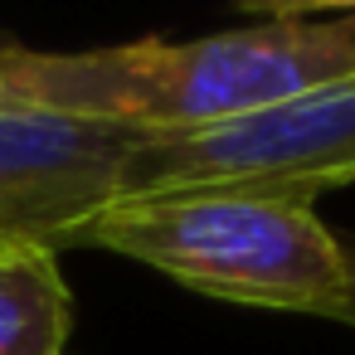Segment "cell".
Segmentation results:
<instances>
[{"instance_id": "cell-2", "label": "cell", "mask_w": 355, "mask_h": 355, "mask_svg": "<svg viewBox=\"0 0 355 355\" xmlns=\"http://www.w3.org/2000/svg\"><path fill=\"white\" fill-rule=\"evenodd\" d=\"M83 248H112L234 306L331 321L350 311L345 239L306 200L243 190L137 195L107 205L83 229Z\"/></svg>"}, {"instance_id": "cell-7", "label": "cell", "mask_w": 355, "mask_h": 355, "mask_svg": "<svg viewBox=\"0 0 355 355\" xmlns=\"http://www.w3.org/2000/svg\"><path fill=\"white\" fill-rule=\"evenodd\" d=\"M345 258H350V311H345V321L355 326V239H345Z\"/></svg>"}, {"instance_id": "cell-6", "label": "cell", "mask_w": 355, "mask_h": 355, "mask_svg": "<svg viewBox=\"0 0 355 355\" xmlns=\"http://www.w3.org/2000/svg\"><path fill=\"white\" fill-rule=\"evenodd\" d=\"M239 6L268 20H311V15H336V10L355 15V0H239Z\"/></svg>"}, {"instance_id": "cell-1", "label": "cell", "mask_w": 355, "mask_h": 355, "mask_svg": "<svg viewBox=\"0 0 355 355\" xmlns=\"http://www.w3.org/2000/svg\"><path fill=\"white\" fill-rule=\"evenodd\" d=\"M355 73V20H268L205 40L44 54L0 40V98L137 137L200 132Z\"/></svg>"}, {"instance_id": "cell-4", "label": "cell", "mask_w": 355, "mask_h": 355, "mask_svg": "<svg viewBox=\"0 0 355 355\" xmlns=\"http://www.w3.org/2000/svg\"><path fill=\"white\" fill-rule=\"evenodd\" d=\"M132 146L137 132L0 98V239L83 248V229L117 205Z\"/></svg>"}, {"instance_id": "cell-5", "label": "cell", "mask_w": 355, "mask_h": 355, "mask_svg": "<svg viewBox=\"0 0 355 355\" xmlns=\"http://www.w3.org/2000/svg\"><path fill=\"white\" fill-rule=\"evenodd\" d=\"M73 292L59 253L35 239H0V355H69Z\"/></svg>"}, {"instance_id": "cell-3", "label": "cell", "mask_w": 355, "mask_h": 355, "mask_svg": "<svg viewBox=\"0 0 355 355\" xmlns=\"http://www.w3.org/2000/svg\"><path fill=\"white\" fill-rule=\"evenodd\" d=\"M355 185V73L316 83L248 117L137 137L117 200L175 190H243L316 205L326 190Z\"/></svg>"}]
</instances>
